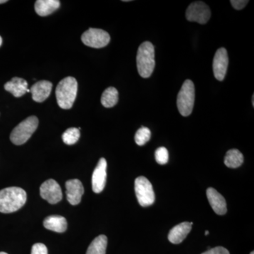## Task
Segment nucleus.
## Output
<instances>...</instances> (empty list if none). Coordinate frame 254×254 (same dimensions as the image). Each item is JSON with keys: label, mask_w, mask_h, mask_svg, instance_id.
<instances>
[{"label": "nucleus", "mask_w": 254, "mask_h": 254, "mask_svg": "<svg viewBox=\"0 0 254 254\" xmlns=\"http://www.w3.org/2000/svg\"><path fill=\"white\" fill-rule=\"evenodd\" d=\"M244 163L243 154L237 149H231L227 152L225 164L227 168H237Z\"/></svg>", "instance_id": "obj_20"}, {"label": "nucleus", "mask_w": 254, "mask_h": 254, "mask_svg": "<svg viewBox=\"0 0 254 254\" xmlns=\"http://www.w3.org/2000/svg\"><path fill=\"white\" fill-rule=\"evenodd\" d=\"M151 132L149 128L147 127H142L135 134V141L136 144L138 145H145L147 142L149 141Z\"/></svg>", "instance_id": "obj_23"}, {"label": "nucleus", "mask_w": 254, "mask_h": 254, "mask_svg": "<svg viewBox=\"0 0 254 254\" xmlns=\"http://www.w3.org/2000/svg\"><path fill=\"white\" fill-rule=\"evenodd\" d=\"M194 101V84L190 80H186L179 92L177 100V108L182 116H190L193 111Z\"/></svg>", "instance_id": "obj_4"}, {"label": "nucleus", "mask_w": 254, "mask_h": 254, "mask_svg": "<svg viewBox=\"0 0 254 254\" xmlns=\"http://www.w3.org/2000/svg\"><path fill=\"white\" fill-rule=\"evenodd\" d=\"M190 222H185L174 227L168 235V240L175 245L182 243L191 230Z\"/></svg>", "instance_id": "obj_15"}, {"label": "nucleus", "mask_w": 254, "mask_h": 254, "mask_svg": "<svg viewBox=\"0 0 254 254\" xmlns=\"http://www.w3.org/2000/svg\"><path fill=\"white\" fill-rule=\"evenodd\" d=\"M202 254H230L227 249L222 247H217L215 248L210 249Z\"/></svg>", "instance_id": "obj_26"}, {"label": "nucleus", "mask_w": 254, "mask_h": 254, "mask_svg": "<svg viewBox=\"0 0 254 254\" xmlns=\"http://www.w3.org/2000/svg\"><path fill=\"white\" fill-rule=\"evenodd\" d=\"M60 1L58 0H37L35 3V11L41 16L51 14L59 9Z\"/></svg>", "instance_id": "obj_17"}, {"label": "nucleus", "mask_w": 254, "mask_h": 254, "mask_svg": "<svg viewBox=\"0 0 254 254\" xmlns=\"http://www.w3.org/2000/svg\"><path fill=\"white\" fill-rule=\"evenodd\" d=\"M31 254H48L46 245L42 243L35 244L32 247Z\"/></svg>", "instance_id": "obj_25"}, {"label": "nucleus", "mask_w": 254, "mask_h": 254, "mask_svg": "<svg viewBox=\"0 0 254 254\" xmlns=\"http://www.w3.org/2000/svg\"><path fill=\"white\" fill-rule=\"evenodd\" d=\"M108 246V237L105 235L97 237L88 247L86 254H105Z\"/></svg>", "instance_id": "obj_19"}, {"label": "nucleus", "mask_w": 254, "mask_h": 254, "mask_svg": "<svg viewBox=\"0 0 254 254\" xmlns=\"http://www.w3.org/2000/svg\"><path fill=\"white\" fill-rule=\"evenodd\" d=\"M135 192L138 203L142 207H148L155 202L153 186L145 177H137L135 180Z\"/></svg>", "instance_id": "obj_6"}, {"label": "nucleus", "mask_w": 254, "mask_h": 254, "mask_svg": "<svg viewBox=\"0 0 254 254\" xmlns=\"http://www.w3.org/2000/svg\"><path fill=\"white\" fill-rule=\"evenodd\" d=\"M78 91L76 78L68 76L58 83L56 88V98L60 108L68 110L72 108Z\"/></svg>", "instance_id": "obj_2"}, {"label": "nucleus", "mask_w": 254, "mask_h": 254, "mask_svg": "<svg viewBox=\"0 0 254 254\" xmlns=\"http://www.w3.org/2000/svg\"><path fill=\"white\" fill-rule=\"evenodd\" d=\"M232 6L237 10H241L245 8L248 4V0H231L230 1Z\"/></svg>", "instance_id": "obj_27"}, {"label": "nucleus", "mask_w": 254, "mask_h": 254, "mask_svg": "<svg viewBox=\"0 0 254 254\" xmlns=\"http://www.w3.org/2000/svg\"><path fill=\"white\" fill-rule=\"evenodd\" d=\"M66 194L68 203L72 205H78L81 202L84 193V188L81 182L77 179L68 180L66 182Z\"/></svg>", "instance_id": "obj_12"}, {"label": "nucleus", "mask_w": 254, "mask_h": 254, "mask_svg": "<svg viewBox=\"0 0 254 254\" xmlns=\"http://www.w3.org/2000/svg\"><path fill=\"white\" fill-rule=\"evenodd\" d=\"M250 254H254V252H251Z\"/></svg>", "instance_id": "obj_33"}, {"label": "nucleus", "mask_w": 254, "mask_h": 254, "mask_svg": "<svg viewBox=\"0 0 254 254\" xmlns=\"http://www.w3.org/2000/svg\"><path fill=\"white\" fill-rule=\"evenodd\" d=\"M137 69L140 76L148 78L154 70L155 49L151 43L146 41L138 48L136 56Z\"/></svg>", "instance_id": "obj_3"}, {"label": "nucleus", "mask_w": 254, "mask_h": 254, "mask_svg": "<svg viewBox=\"0 0 254 254\" xmlns=\"http://www.w3.org/2000/svg\"><path fill=\"white\" fill-rule=\"evenodd\" d=\"M1 44H2V38L0 36V46H1Z\"/></svg>", "instance_id": "obj_29"}, {"label": "nucleus", "mask_w": 254, "mask_h": 254, "mask_svg": "<svg viewBox=\"0 0 254 254\" xmlns=\"http://www.w3.org/2000/svg\"><path fill=\"white\" fill-rule=\"evenodd\" d=\"M155 157L157 163L160 164V165H165L168 162L169 153L168 150L165 147H160L155 150Z\"/></svg>", "instance_id": "obj_24"}, {"label": "nucleus", "mask_w": 254, "mask_h": 254, "mask_svg": "<svg viewBox=\"0 0 254 254\" xmlns=\"http://www.w3.org/2000/svg\"><path fill=\"white\" fill-rule=\"evenodd\" d=\"M0 254H8L5 253V252H0Z\"/></svg>", "instance_id": "obj_32"}, {"label": "nucleus", "mask_w": 254, "mask_h": 254, "mask_svg": "<svg viewBox=\"0 0 254 254\" xmlns=\"http://www.w3.org/2000/svg\"><path fill=\"white\" fill-rule=\"evenodd\" d=\"M83 44L93 48H102L108 46L110 41L109 33L98 28H89L83 33Z\"/></svg>", "instance_id": "obj_7"}, {"label": "nucleus", "mask_w": 254, "mask_h": 254, "mask_svg": "<svg viewBox=\"0 0 254 254\" xmlns=\"http://www.w3.org/2000/svg\"><path fill=\"white\" fill-rule=\"evenodd\" d=\"M119 100L118 90L114 87H109L103 93L101 97V103L105 108H113L117 105Z\"/></svg>", "instance_id": "obj_21"}, {"label": "nucleus", "mask_w": 254, "mask_h": 254, "mask_svg": "<svg viewBox=\"0 0 254 254\" xmlns=\"http://www.w3.org/2000/svg\"><path fill=\"white\" fill-rule=\"evenodd\" d=\"M27 194L19 187H8L0 190V212L11 213L17 211L26 203Z\"/></svg>", "instance_id": "obj_1"}, {"label": "nucleus", "mask_w": 254, "mask_h": 254, "mask_svg": "<svg viewBox=\"0 0 254 254\" xmlns=\"http://www.w3.org/2000/svg\"><path fill=\"white\" fill-rule=\"evenodd\" d=\"M80 136L81 133L79 128H69L64 132L63 140L65 144L73 145L78 141Z\"/></svg>", "instance_id": "obj_22"}, {"label": "nucleus", "mask_w": 254, "mask_h": 254, "mask_svg": "<svg viewBox=\"0 0 254 254\" xmlns=\"http://www.w3.org/2000/svg\"><path fill=\"white\" fill-rule=\"evenodd\" d=\"M211 16L210 8L203 1H198L191 3L187 8V19L189 21L205 24Z\"/></svg>", "instance_id": "obj_8"}, {"label": "nucleus", "mask_w": 254, "mask_h": 254, "mask_svg": "<svg viewBox=\"0 0 254 254\" xmlns=\"http://www.w3.org/2000/svg\"><path fill=\"white\" fill-rule=\"evenodd\" d=\"M4 89L9 92L16 98H20L30 92L28 88V83L23 78L14 77L11 81L5 83Z\"/></svg>", "instance_id": "obj_16"}, {"label": "nucleus", "mask_w": 254, "mask_h": 254, "mask_svg": "<svg viewBox=\"0 0 254 254\" xmlns=\"http://www.w3.org/2000/svg\"><path fill=\"white\" fill-rule=\"evenodd\" d=\"M209 234V231H208V230H206V231L205 232V235H208Z\"/></svg>", "instance_id": "obj_31"}, {"label": "nucleus", "mask_w": 254, "mask_h": 254, "mask_svg": "<svg viewBox=\"0 0 254 254\" xmlns=\"http://www.w3.org/2000/svg\"><path fill=\"white\" fill-rule=\"evenodd\" d=\"M107 161L104 158H100L92 176V189L96 193L103 191L106 184Z\"/></svg>", "instance_id": "obj_11"}, {"label": "nucleus", "mask_w": 254, "mask_h": 254, "mask_svg": "<svg viewBox=\"0 0 254 254\" xmlns=\"http://www.w3.org/2000/svg\"><path fill=\"white\" fill-rule=\"evenodd\" d=\"M229 58L225 48H221L217 50L214 57L213 68L214 76L218 81H223L228 67Z\"/></svg>", "instance_id": "obj_10"}, {"label": "nucleus", "mask_w": 254, "mask_h": 254, "mask_svg": "<svg viewBox=\"0 0 254 254\" xmlns=\"http://www.w3.org/2000/svg\"><path fill=\"white\" fill-rule=\"evenodd\" d=\"M7 2L6 0H0V4H4V3Z\"/></svg>", "instance_id": "obj_28"}, {"label": "nucleus", "mask_w": 254, "mask_h": 254, "mask_svg": "<svg viewBox=\"0 0 254 254\" xmlns=\"http://www.w3.org/2000/svg\"><path fill=\"white\" fill-rule=\"evenodd\" d=\"M53 88V83L48 81L37 82L32 86L30 92L32 93V98L37 103L45 101L50 96Z\"/></svg>", "instance_id": "obj_14"}, {"label": "nucleus", "mask_w": 254, "mask_h": 254, "mask_svg": "<svg viewBox=\"0 0 254 254\" xmlns=\"http://www.w3.org/2000/svg\"><path fill=\"white\" fill-rule=\"evenodd\" d=\"M40 193L43 199L51 204H56L63 199V191L59 184L53 179L42 184Z\"/></svg>", "instance_id": "obj_9"}, {"label": "nucleus", "mask_w": 254, "mask_h": 254, "mask_svg": "<svg viewBox=\"0 0 254 254\" xmlns=\"http://www.w3.org/2000/svg\"><path fill=\"white\" fill-rule=\"evenodd\" d=\"M38 119L36 116H31L17 125L10 135V140L14 144H24L31 138L32 134L38 128Z\"/></svg>", "instance_id": "obj_5"}, {"label": "nucleus", "mask_w": 254, "mask_h": 254, "mask_svg": "<svg viewBox=\"0 0 254 254\" xmlns=\"http://www.w3.org/2000/svg\"><path fill=\"white\" fill-rule=\"evenodd\" d=\"M254 95L252 96V105H253V107L254 106Z\"/></svg>", "instance_id": "obj_30"}, {"label": "nucleus", "mask_w": 254, "mask_h": 254, "mask_svg": "<svg viewBox=\"0 0 254 254\" xmlns=\"http://www.w3.org/2000/svg\"><path fill=\"white\" fill-rule=\"evenodd\" d=\"M43 225L51 231L63 233L67 228V222L65 218L60 215H50L45 219Z\"/></svg>", "instance_id": "obj_18"}, {"label": "nucleus", "mask_w": 254, "mask_h": 254, "mask_svg": "<svg viewBox=\"0 0 254 254\" xmlns=\"http://www.w3.org/2000/svg\"><path fill=\"white\" fill-rule=\"evenodd\" d=\"M206 195L210 206L215 213L222 215L227 213L226 200L218 190L213 188H208L206 190Z\"/></svg>", "instance_id": "obj_13"}]
</instances>
